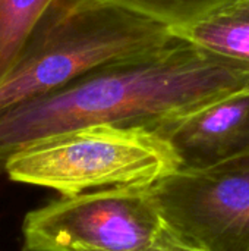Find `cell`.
Returning <instances> with one entry per match:
<instances>
[{
  "mask_svg": "<svg viewBox=\"0 0 249 251\" xmlns=\"http://www.w3.org/2000/svg\"><path fill=\"white\" fill-rule=\"evenodd\" d=\"M249 88V63L175 37L0 112V175L18 151L92 125L160 128Z\"/></svg>",
  "mask_w": 249,
  "mask_h": 251,
  "instance_id": "obj_1",
  "label": "cell"
},
{
  "mask_svg": "<svg viewBox=\"0 0 249 251\" xmlns=\"http://www.w3.org/2000/svg\"><path fill=\"white\" fill-rule=\"evenodd\" d=\"M173 38L169 26L103 0H54L0 82V112Z\"/></svg>",
  "mask_w": 249,
  "mask_h": 251,
  "instance_id": "obj_2",
  "label": "cell"
},
{
  "mask_svg": "<svg viewBox=\"0 0 249 251\" xmlns=\"http://www.w3.org/2000/svg\"><path fill=\"white\" fill-rule=\"evenodd\" d=\"M179 171L158 134L92 125L59 134L13 154L4 175L18 184L78 196L116 187H151Z\"/></svg>",
  "mask_w": 249,
  "mask_h": 251,
  "instance_id": "obj_3",
  "label": "cell"
},
{
  "mask_svg": "<svg viewBox=\"0 0 249 251\" xmlns=\"http://www.w3.org/2000/svg\"><path fill=\"white\" fill-rule=\"evenodd\" d=\"M166 224L151 187H116L62 196L26 213L23 251H139Z\"/></svg>",
  "mask_w": 249,
  "mask_h": 251,
  "instance_id": "obj_4",
  "label": "cell"
},
{
  "mask_svg": "<svg viewBox=\"0 0 249 251\" xmlns=\"http://www.w3.org/2000/svg\"><path fill=\"white\" fill-rule=\"evenodd\" d=\"M164 224L204 251H249V156L151 185Z\"/></svg>",
  "mask_w": 249,
  "mask_h": 251,
  "instance_id": "obj_5",
  "label": "cell"
},
{
  "mask_svg": "<svg viewBox=\"0 0 249 251\" xmlns=\"http://www.w3.org/2000/svg\"><path fill=\"white\" fill-rule=\"evenodd\" d=\"M179 171H205L249 156V88L219 99L163 128Z\"/></svg>",
  "mask_w": 249,
  "mask_h": 251,
  "instance_id": "obj_6",
  "label": "cell"
},
{
  "mask_svg": "<svg viewBox=\"0 0 249 251\" xmlns=\"http://www.w3.org/2000/svg\"><path fill=\"white\" fill-rule=\"evenodd\" d=\"M172 34L214 54L249 63V0H232Z\"/></svg>",
  "mask_w": 249,
  "mask_h": 251,
  "instance_id": "obj_7",
  "label": "cell"
},
{
  "mask_svg": "<svg viewBox=\"0 0 249 251\" xmlns=\"http://www.w3.org/2000/svg\"><path fill=\"white\" fill-rule=\"evenodd\" d=\"M54 0H0V82Z\"/></svg>",
  "mask_w": 249,
  "mask_h": 251,
  "instance_id": "obj_8",
  "label": "cell"
},
{
  "mask_svg": "<svg viewBox=\"0 0 249 251\" xmlns=\"http://www.w3.org/2000/svg\"><path fill=\"white\" fill-rule=\"evenodd\" d=\"M170 29L200 21L232 0H103Z\"/></svg>",
  "mask_w": 249,
  "mask_h": 251,
  "instance_id": "obj_9",
  "label": "cell"
},
{
  "mask_svg": "<svg viewBox=\"0 0 249 251\" xmlns=\"http://www.w3.org/2000/svg\"><path fill=\"white\" fill-rule=\"evenodd\" d=\"M139 251H204L192 244H189L188 241L182 240L179 235H176L167 225L164 228V231L160 234V237L147 249Z\"/></svg>",
  "mask_w": 249,
  "mask_h": 251,
  "instance_id": "obj_10",
  "label": "cell"
}]
</instances>
